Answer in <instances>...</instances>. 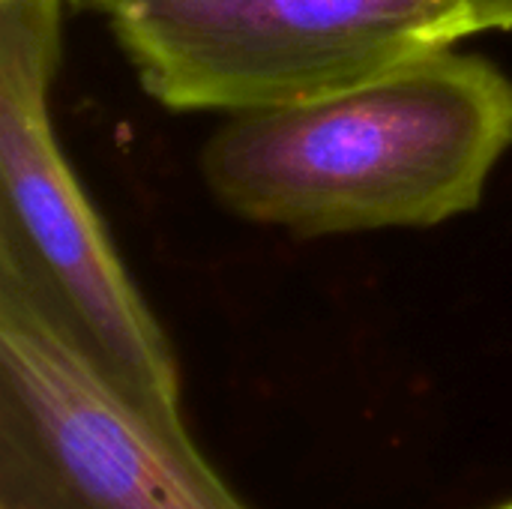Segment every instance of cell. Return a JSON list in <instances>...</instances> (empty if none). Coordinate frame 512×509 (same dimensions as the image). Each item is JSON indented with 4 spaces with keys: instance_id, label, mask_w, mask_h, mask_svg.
<instances>
[{
    "instance_id": "1",
    "label": "cell",
    "mask_w": 512,
    "mask_h": 509,
    "mask_svg": "<svg viewBox=\"0 0 512 509\" xmlns=\"http://www.w3.org/2000/svg\"><path fill=\"white\" fill-rule=\"evenodd\" d=\"M512 144V78L456 45L363 84L234 114L204 147L213 198L303 237L429 228L483 201Z\"/></svg>"
},
{
    "instance_id": "2",
    "label": "cell",
    "mask_w": 512,
    "mask_h": 509,
    "mask_svg": "<svg viewBox=\"0 0 512 509\" xmlns=\"http://www.w3.org/2000/svg\"><path fill=\"white\" fill-rule=\"evenodd\" d=\"M63 0H0V285L129 402L183 426L174 351L51 126Z\"/></svg>"
},
{
    "instance_id": "3",
    "label": "cell",
    "mask_w": 512,
    "mask_h": 509,
    "mask_svg": "<svg viewBox=\"0 0 512 509\" xmlns=\"http://www.w3.org/2000/svg\"><path fill=\"white\" fill-rule=\"evenodd\" d=\"M171 111H261L378 78L471 36L468 0H93Z\"/></svg>"
},
{
    "instance_id": "4",
    "label": "cell",
    "mask_w": 512,
    "mask_h": 509,
    "mask_svg": "<svg viewBox=\"0 0 512 509\" xmlns=\"http://www.w3.org/2000/svg\"><path fill=\"white\" fill-rule=\"evenodd\" d=\"M0 509H249L186 426L129 402L0 285Z\"/></svg>"
},
{
    "instance_id": "5",
    "label": "cell",
    "mask_w": 512,
    "mask_h": 509,
    "mask_svg": "<svg viewBox=\"0 0 512 509\" xmlns=\"http://www.w3.org/2000/svg\"><path fill=\"white\" fill-rule=\"evenodd\" d=\"M471 33L512 30V0H468Z\"/></svg>"
},
{
    "instance_id": "6",
    "label": "cell",
    "mask_w": 512,
    "mask_h": 509,
    "mask_svg": "<svg viewBox=\"0 0 512 509\" xmlns=\"http://www.w3.org/2000/svg\"><path fill=\"white\" fill-rule=\"evenodd\" d=\"M495 509H512V501H507V504H501V507H495Z\"/></svg>"
}]
</instances>
